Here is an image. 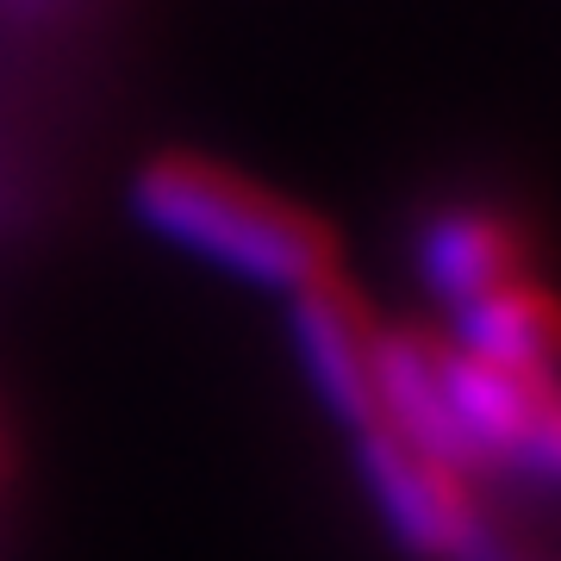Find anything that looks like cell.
Here are the masks:
<instances>
[{"label": "cell", "mask_w": 561, "mask_h": 561, "mask_svg": "<svg viewBox=\"0 0 561 561\" xmlns=\"http://www.w3.org/2000/svg\"><path fill=\"white\" fill-rule=\"evenodd\" d=\"M131 206L175 250L287 300L337 275V238L319 213L206 157H157L131 181Z\"/></svg>", "instance_id": "6da1fadb"}, {"label": "cell", "mask_w": 561, "mask_h": 561, "mask_svg": "<svg viewBox=\"0 0 561 561\" xmlns=\"http://www.w3.org/2000/svg\"><path fill=\"white\" fill-rule=\"evenodd\" d=\"M356 461L368 500L387 518V530L424 561H486L493 537L474 505V481L468 468L431 456L419 443L393 437V431H356Z\"/></svg>", "instance_id": "7a4b0ae2"}, {"label": "cell", "mask_w": 561, "mask_h": 561, "mask_svg": "<svg viewBox=\"0 0 561 561\" xmlns=\"http://www.w3.org/2000/svg\"><path fill=\"white\" fill-rule=\"evenodd\" d=\"M294 350L306 381L319 387L324 412H337L350 431H368L381 419V324L337 275L294 294Z\"/></svg>", "instance_id": "3957f363"}, {"label": "cell", "mask_w": 561, "mask_h": 561, "mask_svg": "<svg viewBox=\"0 0 561 561\" xmlns=\"http://www.w3.org/2000/svg\"><path fill=\"white\" fill-rule=\"evenodd\" d=\"M419 275L443 306H468L524 275V225H512L493 206H443L424 219Z\"/></svg>", "instance_id": "277c9868"}, {"label": "cell", "mask_w": 561, "mask_h": 561, "mask_svg": "<svg viewBox=\"0 0 561 561\" xmlns=\"http://www.w3.org/2000/svg\"><path fill=\"white\" fill-rule=\"evenodd\" d=\"M461 319V350L468 356H486L500 368H518V375H542L556 381L561 368V300L542 287V280L518 275L468 300L456 312Z\"/></svg>", "instance_id": "5b68a950"}, {"label": "cell", "mask_w": 561, "mask_h": 561, "mask_svg": "<svg viewBox=\"0 0 561 561\" xmlns=\"http://www.w3.org/2000/svg\"><path fill=\"white\" fill-rule=\"evenodd\" d=\"M518 468H530V474H542V481H561V387H556V400L542 405L530 443L518 449Z\"/></svg>", "instance_id": "8992f818"}, {"label": "cell", "mask_w": 561, "mask_h": 561, "mask_svg": "<svg viewBox=\"0 0 561 561\" xmlns=\"http://www.w3.org/2000/svg\"><path fill=\"white\" fill-rule=\"evenodd\" d=\"M486 561H500V556H486Z\"/></svg>", "instance_id": "52a82bcc"}]
</instances>
